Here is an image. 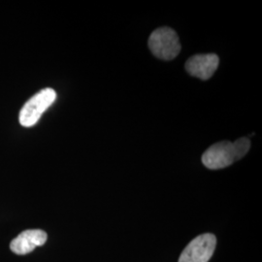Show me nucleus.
Returning <instances> with one entry per match:
<instances>
[{"mask_svg": "<svg viewBox=\"0 0 262 262\" xmlns=\"http://www.w3.org/2000/svg\"><path fill=\"white\" fill-rule=\"evenodd\" d=\"M55 90L47 88L34 94L19 112V123L25 127H31L37 123L42 115L56 101Z\"/></svg>", "mask_w": 262, "mask_h": 262, "instance_id": "f257e3e1", "label": "nucleus"}, {"mask_svg": "<svg viewBox=\"0 0 262 262\" xmlns=\"http://www.w3.org/2000/svg\"><path fill=\"white\" fill-rule=\"evenodd\" d=\"M149 48L154 56L163 60H172L181 51L178 35L170 28L156 29L149 39Z\"/></svg>", "mask_w": 262, "mask_h": 262, "instance_id": "f03ea898", "label": "nucleus"}, {"mask_svg": "<svg viewBox=\"0 0 262 262\" xmlns=\"http://www.w3.org/2000/svg\"><path fill=\"white\" fill-rule=\"evenodd\" d=\"M216 238L214 234L199 235L187 245L179 262H208L215 252Z\"/></svg>", "mask_w": 262, "mask_h": 262, "instance_id": "7ed1b4c3", "label": "nucleus"}, {"mask_svg": "<svg viewBox=\"0 0 262 262\" xmlns=\"http://www.w3.org/2000/svg\"><path fill=\"white\" fill-rule=\"evenodd\" d=\"M239 160L232 142L223 141L211 146L202 156V162L207 168L223 169Z\"/></svg>", "mask_w": 262, "mask_h": 262, "instance_id": "20e7f679", "label": "nucleus"}, {"mask_svg": "<svg viewBox=\"0 0 262 262\" xmlns=\"http://www.w3.org/2000/svg\"><path fill=\"white\" fill-rule=\"evenodd\" d=\"M220 63V58L214 54L191 56L186 63V70L193 77L208 80L214 75Z\"/></svg>", "mask_w": 262, "mask_h": 262, "instance_id": "39448f33", "label": "nucleus"}, {"mask_svg": "<svg viewBox=\"0 0 262 262\" xmlns=\"http://www.w3.org/2000/svg\"><path fill=\"white\" fill-rule=\"evenodd\" d=\"M48 235L41 229H28L18 235L10 244V249L16 254H27L35 248L43 246L47 241Z\"/></svg>", "mask_w": 262, "mask_h": 262, "instance_id": "423d86ee", "label": "nucleus"}, {"mask_svg": "<svg viewBox=\"0 0 262 262\" xmlns=\"http://www.w3.org/2000/svg\"><path fill=\"white\" fill-rule=\"evenodd\" d=\"M235 152L238 157V159H241L247 155V152L251 148V142L248 138H240L233 143Z\"/></svg>", "mask_w": 262, "mask_h": 262, "instance_id": "0eeeda50", "label": "nucleus"}]
</instances>
